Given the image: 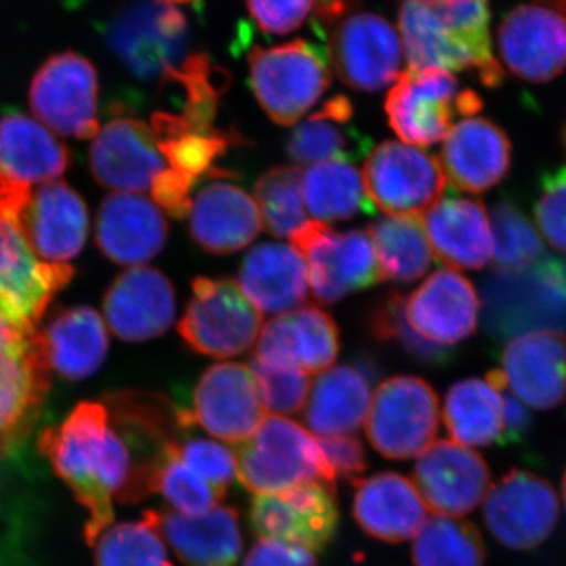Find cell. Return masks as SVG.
Masks as SVG:
<instances>
[{
    "instance_id": "obj_27",
    "label": "cell",
    "mask_w": 566,
    "mask_h": 566,
    "mask_svg": "<svg viewBox=\"0 0 566 566\" xmlns=\"http://www.w3.org/2000/svg\"><path fill=\"white\" fill-rule=\"evenodd\" d=\"M169 223L147 197L114 192L103 200L96 221V243L111 262L140 266L163 251Z\"/></svg>"
},
{
    "instance_id": "obj_59",
    "label": "cell",
    "mask_w": 566,
    "mask_h": 566,
    "mask_svg": "<svg viewBox=\"0 0 566 566\" xmlns=\"http://www.w3.org/2000/svg\"><path fill=\"white\" fill-rule=\"evenodd\" d=\"M564 139H565V145H566V128H565Z\"/></svg>"
},
{
    "instance_id": "obj_4",
    "label": "cell",
    "mask_w": 566,
    "mask_h": 566,
    "mask_svg": "<svg viewBox=\"0 0 566 566\" xmlns=\"http://www.w3.org/2000/svg\"><path fill=\"white\" fill-rule=\"evenodd\" d=\"M24 202L0 189V318L35 329L52 297L73 277L70 264L46 263L22 232Z\"/></svg>"
},
{
    "instance_id": "obj_19",
    "label": "cell",
    "mask_w": 566,
    "mask_h": 566,
    "mask_svg": "<svg viewBox=\"0 0 566 566\" xmlns=\"http://www.w3.org/2000/svg\"><path fill=\"white\" fill-rule=\"evenodd\" d=\"M412 483L428 512L461 517L483 504L493 479L486 461L474 449L442 439L419 457Z\"/></svg>"
},
{
    "instance_id": "obj_5",
    "label": "cell",
    "mask_w": 566,
    "mask_h": 566,
    "mask_svg": "<svg viewBox=\"0 0 566 566\" xmlns=\"http://www.w3.org/2000/svg\"><path fill=\"white\" fill-rule=\"evenodd\" d=\"M479 93L461 88L455 74L441 69L408 70L387 93L390 128L409 145L430 147L446 140L457 118L482 111Z\"/></svg>"
},
{
    "instance_id": "obj_38",
    "label": "cell",
    "mask_w": 566,
    "mask_h": 566,
    "mask_svg": "<svg viewBox=\"0 0 566 566\" xmlns=\"http://www.w3.org/2000/svg\"><path fill=\"white\" fill-rule=\"evenodd\" d=\"M505 389L490 379H461L446 395L442 417L452 441L471 447L497 442L505 431Z\"/></svg>"
},
{
    "instance_id": "obj_25",
    "label": "cell",
    "mask_w": 566,
    "mask_h": 566,
    "mask_svg": "<svg viewBox=\"0 0 566 566\" xmlns=\"http://www.w3.org/2000/svg\"><path fill=\"white\" fill-rule=\"evenodd\" d=\"M144 517L185 566H237L243 554L240 513L233 506L219 505L200 516L147 510Z\"/></svg>"
},
{
    "instance_id": "obj_17",
    "label": "cell",
    "mask_w": 566,
    "mask_h": 566,
    "mask_svg": "<svg viewBox=\"0 0 566 566\" xmlns=\"http://www.w3.org/2000/svg\"><path fill=\"white\" fill-rule=\"evenodd\" d=\"M558 510V495L547 480L515 469L491 485L483 501V520L501 545L527 551L553 535Z\"/></svg>"
},
{
    "instance_id": "obj_14",
    "label": "cell",
    "mask_w": 566,
    "mask_h": 566,
    "mask_svg": "<svg viewBox=\"0 0 566 566\" xmlns=\"http://www.w3.org/2000/svg\"><path fill=\"white\" fill-rule=\"evenodd\" d=\"M327 62L346 87L385 91L400 77L403 43L392 22L371 11H354L331 29Z\"/></svg>"
},
{
    "instance_id": "obj_35",
    "label": "cell",
    "mask_w": 566,
    "mask_h": 566,
    "mask_svg": "<svg viewBox=\"0 0 566 566\" xmlns=\"http://www.w3.org/2000/svg\"><path fill=\"white\" fill-rule=\"evenodd\" d=\"M40 334L50 367L71 381L96 374L109 349L106 324L87 305L59 312Z\"/></svg>"
},
{
    "instance_id": "obj_22",
    "label": "cell",
    "mask_w": 566,
    "mask_h": 566,
    "mask_svg": "<svg viewBox=\"0 0 566 566\" xmlns=\"http://www.w3.org/2000/svg\"><path fill=\"white\" fill-rule=\"evenodd\" d=\"M338 353L340 334L333 316L315 305H305L264 324L253 356L315 375L329 370Z\"/></svg>"
},
{
    "instance_id": "obj_39",
    "label": "cell",
    "mask_w": 566,
    "mask_h": 566,
    "mask_svg": "<svg viewBox=\"0 0 566 566\" xmlns=\"http://www.w3.org/2000/svg\"><path fill=\"white\" fill-rule=\"evenodd\" d=\"M378 256L382 281H419L433 263V252L420 216L376 219L367 229Z\"/></svg>"
},
{
    "instance_id": "obj_53",
    "label": "cell",
    "mask_w": 566,
    "mask_h": 566,
    "mask_svg": "<svg viewBox=\"0 0 566 566\" xmlns=\"http://www.w3.org/2000/svg\"><path fill=\"white\" fill-rule=\"evenodd\" d=\"M193 182L172 169H164L151 182L153 200L172 218L182 219L189 214L192 203Z\"/></svg>"
},
{
    "instance_id": "obj_26",
    "label": "cell",
    "mask_w": 566,
    "mask_h": 566,
    "mask_svg": "<svg viewBox=\"0 0 566 566\" xmlns=\"http://www.w3.org/2000/svg\"><path fill=\"white\" fill-rule=\"evenodd\" d=\"M20 222L33 252L46 263L66 264L80 255L87 240V207L63 181L44 182L32 191Z\"/></svg>"
},
{
    "instance_id": "obj_31",
    "label": "cell",
    "mask_w": 566,
    "mask_h": 566,
    "mask_svg": "<svg viewBox=\"0 0 566 566\" xmlns=\"http://www.w3.org/2000/svg\"><path fill=\"white\" fill-rule=\"evenodd\" d=\"M431 252L453 270H482L493 262V237L485 205L447 197L422 218Z\"/></svg>"
},
{
    "instance_id": "obj_28",
    "label": "cell",
    "mask_w": 566,
    "mask_h": 566,
    "mask_svg": "<svg viewBox=\"0 0 566 566\" xmlns=\"http://www.w3.org/2000/svg\"><path fill=\"white\" fill-rule=\"evenodd\" d=\"M353 485V516L364 534L379 542L403 543L422 531L428 510L408 476L385 471Z\"/></svg>"
},
{
    "instance_id": "obj_57",
    "label": "cell",
    "mask_w": 566,
    "mask_h": 566,
    "mask_svg": "<svg viewBox=\"0 0 566 566\" xmlns=\"http://www.w3.org/2000/svg\"><path fill=\"white\" fill-rule=\"evenodd\" d=\"M161 2L170 3V6H174V3H191L196 2V0H161Z\"/></svg>"
},
{
    "instance_id": "obj_8",
    "label": "cell",
    "mask_w": 566,
    "mask_h": 566,
    "mask_svg": "<svg viewBox=\"0 0 566 566\" xmlns=\"http://www.w3.org/2000/svg\"><path fill=\"white\" fill-rule=\"evenodd\" d=\"M260 331L262 314L233 279H193L191 300L178 323L191 352L212 359L241 356L259 340Z\"/></svg>"
},
{
    "instance_id": "obj_3",
    "label": "cell",
    "mask_w": 566,
    "mask_h": 566,
    "mask_svg": "<svg viewBox=\"0 0 566 566\" xmlns=\"http://www.w3.org/2000/svg\"><path fill=\"white\" fill-rule=\"evenodd\" d=\"M234 452L238 480L251 493H277L311 482L334 486L337 482L318 438L286 417H264L255 433Z\"/></svg>"
},
{
    "instance_id": "obj_43",
    "label": "cell",
    "mask_w": 566,
    "mask_h": 566,
    "mask_svg": "<svg viewBox=\"0 0 566 566\" xmlns=\"http://www.w3.org/2000/svg\"><path fill=\"white\" fill-rule=\"evenodd\" d=\"M303 175L301 167L279 166L255 182L253 192L264 229L275 238H290L308 222L303 202Z\"/></svg>"
},
{
    "instance_id": "obj_32",
    "label": "cell",
    "mask_w": 566,
    "mask_h": 566,
    "mask_svg": "<svg viewBox=\"0 0 566 566\" xmlns=\"http://www.w3.org/2000/svg\"><path fill=\"white\" fill-rule=\"evenodd\" d=\"M371 365H337L319 374L308 392L304 420L318 438L352 436L367 420L371 403Z\"/></svg>"
},
{
    "instance_id": "obj_40",
    "label": "cell",
    "mask_w": 566,
    "mask_h": 566,
    "mask_svg": "<svg viewBox=\"0 0 566 566\" xmlns=\"http://www.w3.org/2000/svg\"><path fill=\"white\" fill-rule=\"evenodd\" d=\"M307 211L318 222L348 221L357 214H374L364 178L348 161L319 163L303 175Z\"/></svg>"
},
{
    "instance_id": "obj_1",
    "label": "cell",
    "mask_w": 566,
    "mask_h": 566,
    "mask_svg": "<svg viewBox=\"0 0 566 566\" xmlns=\"http://www.w3.org/2000/svg\"><path fill=\"white\" fill-rule=\"evenodd\" d=\"M39 447L87 510L84 535L91 546L114 523V497L134 504L155 493L159 465L134 452L103 403L82 401L59 427L41 433Z\"/></svg>"
},
{
    "instance_id": "obj_48",
    "label": "cell",
    "mask_w": 566,
    "mask_h": 566,
    "mask_svg": "<svg viewBox=\"0 0 566 566\" xmlns=\"http://www.w3.org/2000/svg\"><path fill=\"white\" fill-rule=\"evenodd\" d=\"M251 368L259 386L264 411L274 416L297 415L307 403L311 392L308 375L292 367L263 363L251 357Z\"/></svg>"
},
{
    "instance_id": "obj_36",
    "label": "cell",
    "mask_w": 566,
    "mask_h": 566,
    "mask_svg": "<svg viewBox=\"0 0 566 566\" xmlns=\"http://www.w3.org/2000/svg\"><path fill=\"white\" fill-rule=\"evenodd\" d=\"M354 106L346 95H335L296 126L285 150L296 164L357 161L367 155L370 139L354 126Z\"/></svg>"
},
{
    "instance_id": "obj_30",
    "label": "cell",
    "mask_w": 566,
    "mask_h": 566,
    "mask_svg": "<svg viewBox=\"0 0 566 566\" xmlns=\"http://www.w3.org/2000/svg\"><path fill=\"white\" fill-rule=\"evenodd\" d=\"M512 163V144L504 129L482 117L458 122L446 137L441 166L461 192L483 193L504 180Z\"/></svg>"
},
{
    "instance_id": "obj_49",
    "label": "cell",
    "mask_w": 566,
    "mask_h": 566,
    "mask_svg": "<svg viewBox=\"0 0 566 566\" xmlns=\"http://www.w3.org/2000/svg\"><path fill=\"white\" fill-rule=\"evenodd\" d=\"M174 455L205 480L226 491L238 479L237 457L218 441L181 438L172 444Z\"/></svg>"
},
{
    "instance_id": "obj_12",
    "label": "cell",
    "mask_w": 566,
    "mask_h": 566,
    "mask_svg": "<svg viewBox=\"0 0 566 566\" xmlns=\"http://www.w3.org/2000/svg\"><path fill=\"white\" fill-rule=\"evenodd\" d=\"M182 430L200 427L212 438L243 444L264 420V406L251 368L211 365L193 387L191 403L178 405Z\"/></svg>"
},
{
    "instance_id": "obj_9",
    "label": "cell",
    "mask_w": 566,
    "mask_h": 566,
    "mask_svg": "<svg viewBox=\"0 0 566 566\" xmlns=\"http://www.w3.org/2000/svg\"><path fill=\"white\" fill-rule=\"evenodd\" d=\"M439 417L438 394L430 382L419 376H394L371 397L365 434L387 460H411L434 444Z\"/></svg>"
},
{
    "instance_id": "obj_55",
    "label": "cell",
    "mask_w": 566,
    "mask_h": 566,
    "mask_svg": "<svg viewBox=\"0 0 566 566\" xmlns=\"http://www.w3.org/2000/svg\"><path fill=\"white\" fill-rule=\"evenodd\" d=\"M360 0H315L314 17L324 28H334L338 21L357 11Z\"/></svg>"
},
{
    "instance_id": "obj_46",
    "label": "cell",
    "mask_w": 566,
    "mask_h": 566,
    "mask_svg": "<svg viewBox=\"0 0 566 566\" xmlns=\"http://www.w3.org/2000/svg\"><path fill=\"white\" fill-rule=\"evenodd\" d=\"M493 263L501 273L527 270L543 255V241L523 211L510 202H499L491 214Z\"/></svg>"
},
{
    "instance_id": "obj_54",
    "label": "cell",
    "mask_w": 566,
    "mask_h": 566,
    "mask_svg": "<svg viewBox=\"0 0 566 566\" xmlns=\"http://www.w3.org/2000/svg\"><path fill=\"white\" fill-rule=\"evenodd\" d=\"M243 566H318L314 553L304 547L259 539L245 556Z\"/></svg>"
},
{
    "instance_id": "obj_41",
    "label": "cell",
    "mask_w": 566,
    "mask_h": 566,
    "mask_svg": "<svg viewBox=\"0 0 566 566\" xmlns=\"http://www.w3.org/2000/svg\"><path fill=\"white\" fill-rule=\"evenodd\" d=\"M161 87H174L180 93V115L189 125L212 129L219 104L229 88V73L203 52H191L166 74Z\"/></svg>"
},
{
    "instance_id": "obj_2",
    "label": "cell",
    "mask_w": 566,
    "mask_h": 566,
    "mask_svg": "<svg viewBox=\"0 0 566 566\" xmlns=\"http://www.w3.org/2000/svg\"><path fill=\"white\" fill-rule=\"evenodd\" d=\"M488 0H401L400 36L409 70L471 73L486 87L504 82L493 54Z\"/></svg>"
},
{
    "instance_id": "obj_50",
    "label": "cell",
    "mask_w": 566,
    "mask_h": 566,
    "mask_svg": "<svg viewBox=\"0 0 566 566\" xmlns=\"http://www.w3.org/2000/svg\"><path fill=\"white\" fill-rule=\"evenodd\" d=\"M535 218L547 243L566 253V169L543 178Z\"/></svg>"
},
{
    "instance_id": "obj_13",
    "label": "cell",
    "mask_w": 566,
    "mask_h": 566,
    "mask_svg": "<svg viewBox=\"0 0 566 566\" xmlns=\"http://www.w3.org/2000/svg\"><path fill=\"white\" fill-rule=\"evenodd\" d=\"M98 71L84 55H51L33 76L29 103L40 123L63 137L93 139L99 132Z\"/></svg>"
},
{
    "instance_id": "obj_42",
    "label": "cell",
    "mask_w": 566,
    "mask_h": 566,
    "mask_svg": "<svg viewBox=\"0 0 566 566\" xmlns=\"http://www.w3.org/2000/svg\"><path fill=\"white\" fill-rule=\"evenodd\" d=\"M415 566H485L483 536L463 517L434 516L412 542Z\"/></svg>"
},
{
    "instance_id": "obj_51",
    "label": "cell",
    "mask_w": 566,
    "mask_h": 566,
    "mask_svg": "<svg viewBox=\"0 0 566 566\" xmlns=\"http://www.w3.org/2000/svg\"><path fill=\"white\" fill-rule=\"evenodd\" d=\"M245 6L260 31L289 35L314 14L315 0H245Z\"/></svg>"
},
{
    "instance_id": "obj_11",
    "label": "cell",
    "mask_w": 566,
    "mask_h": 566,
    "mask_svg": "<svg viewBox=\"0 0 566 566\" xmlns=\"http://www.w3.org/2000/svg\"><path fill=\"white\" fill-rule=\"evenodd\" d=\"M290 238L303 255L308 286L319 304L338 303L382 282L367 230L337 232L327 223L308 221Z\"/></svg>"
},
{
    "instance_id": "obj_52",
    "label": "cell",
    "mask_w": 566,
    "mask_h": 566,
    "mask_svg": "<svg viewBox=\"0 0 566 566\" xmlns=\"http://www.w3.org/2000/svg\"><path fill=\"white\" fill-rule=\"evenodd\" d=\"M327 464L333 469L335 480L356 483L368 468L364 442L357 436L318 438Z\"/></svg>"
},
{
    "instance_id": "obj_29",
    "label": "cell",
    "mask_w": 566,
    "mask_h": 566,
    "mask_svg": "<svg viewBox=\"0 0 566 566\" xmlns=\"http://www.w3.org/2000/svg\"><path fill=\"white\" fill-rule=\"evenodd\" d=\"M188 216L193 243L211 255L243 251L262 232L255 199L229 181H214L200 189Z\"/></svg>"
},
{
    "instance_id": "obj_47",
    "label": "cell",
    "mask_w": 566,
    "mask_h": 566,
    "mask_svg": "<svg viewBox=\"0 0 566 566\" xmlns=\"http://www.w3.org/2000/svg\"><path fill=\"white\" fill-rule=\"evenodd\" d=\"M174 444V442H172ZM172 444L167 447L166 455L159 465L155 479V493H161L175 512L186 516H200L219 506L226 491L205 480L174 455Z\"/></svg>"
},
{
    "instance_id": "obj_24",
    "label": "cell",
    "mask_w": 566,
    "mask_h": 566,
    "mask_svg": "<svg viewBox=\"0 0 566 566\" xmlns=\"http://www.w3.org/2000/svg\"><path fill=\"white\" fill-rule=\"evenodd\" d=\"M104 316L125 342H147L172 326L177 300L169 277L155 268L136 266L115 279L104 296Z\"/></svg>"
},
{
    "instance_id": "obj_45",
    "label": "cell",
    "mask_w": 566,
    "mask_h": 566,
    "mask_svg": "<svg viewBox=\"0 0 566 566\" xmlns=\"http://www.w3.org/2000/svg\"><path fill=\"white\" fill-rule=\"evenodd\" d=\"M406 297L390 292L376 301L367 316L368 333L379 344L394 346L406 356L424 365H442L452 359V352L444 346L430 344L409 326L405 314Z\"/></svg>"
},
{
    "instance_id": "obj_56",
    "label": "cell",
    "mask_w": 566,
    "mask_h": 566,
    "mask_svg": "<svg viewBox=\"0 0 566 566\" xmlns=\"http://www.w3.org/2000/svg\"><path fill=\"white\" fill-rule=\"evenodd\" d=\"M549 6H553L554 9L560 11L562 14L566 18V0H546Z\"/></svg>"
},
{
    "instance_id": "obj_37",
    "label": "cell",
    "mask_w": 566,
    "mask_h": 566,
    "mask_svg": "<svg viewBox=\"0 0 566 566\" xmlns=\"http://www.w3.org/2000/svg\"><path fill=\"white\" fill-rule=\"evenodd\" d=\"M151 128L158 140L164 159L170 169L191 180L193 185L205 178H230L229 170L221 169L219 161L241 137L237 133L197 129L180 114L156 112Z\"/></svg>"
},
{
    "instance_id": "obj_34",
    "label": "cell",
    "mask_w": 566,
    "mask_h": 566,
    "mask_svg": "<svg viewBox=\"0 0 566 566\" xmlns=\"http://www.w3.org/2000/svg\"><path fill=\"white\" fill-rule=\"evenodd\" d=\"M70 151L43 125L21 112L0 117V182L32 188L69 169Z\"/></svg>"
},
{
    "instance_id": "obj_20",
    "label": "cell",
    "mask_w": 566,
    "mask_h": 566,
    "mask_svg": "<svg viewBox=\"0 0 566 566\" xmlns=\"http://www.w3.org/2000/svg\"><path fill=\"white\" fill-rule=\"evenodd\" d=\"M88 164L104 188L139 193L151 188L167 163L151 125L118 115L93 137Z\"/></svg>"
},
{
    "instance_id": "obj_16",
    "label": "cell",
    "mask_w": 566,
    "mask_h": 566,
    "mask_svg": "<svg viewBox=\"0 0 566 566\" xmlns=\"http://www.w3.org/2000/svg\"><path fill=\"white\" fill-rule=\"evenodd\" d=\"M249 523L260 539L322 553L333 542L340 523L335 488L311 482L277 493L255 494Z\"/></svg>"
},
{
    "instance_id": "obj_33",
    "label": "cell",
    "mask_w": 566,
    "mask_h": 566,
    "mask_svg": "<svg viewBox=\"0 0 566 566\" xmlns=\"http://www.w3.org/2000/svg\"><path fill=\"white\" fill-rule=\"evenodd\" d=\"M238 285L260 314H290L308 300L307 266L293 245L253 248L241 262Z\"/></svg>"
},
{
    "instance_id": "obj_58",
    "label": "cell",
    "mask_w": 566,
    "mask_h": 566,
    "mask_svg": "<svg viewBox=\"0 0 566 566\" xmlns=\"http://www.w3.org/2000/svg\"><path fill=\"white\" fill-rule=\"evenodd\" d=\"M562 497H564L565 506H566V471L564 475V480H562Z\"/></svg>"
},
{
    "instance_id": "obj_6",
    "label": "cell",
    "mask_w": 566,
    "mask_h": 566,
    "mask_svg": "<svg viewBox=\"0 0 566 566\" xmlns=\"http://www.w3.org/2000/svg\"><path fill=\"white\" fill-rule=\"evenodd\" d=\"M248 62L253 96L281 126L300 122L331 85L327 55L305 40L252 48Z\"/></svg>"
},
{
    "instance_id": "obj_21",
    "label": "cell",
    "mask_w": 566,
    "mask_h": 566,
    "mask_svg": "<svg viewBox=\"0 0 566 566\" xmlns=\"http://www.w3.org/2000/svg\"><path fill=\"white\" fill-rule=\"evenodd\" d=\"M505 389L521 403L549 411L566 400V334L536 329L517 335L502 354Z\"/></svg>"
},
{
    "instance_id": "obj_44",
    "label": "cell",
    "mask_w": 566,
    "mask_h": 566,
    "mask_svg": "<svg viewBox=\"0 0 566 566\" xmlns=\"http://www.w3.org/2000/svg\"><path fill=\"white\" fill-rule=\"evenodd\" d=\"M95 545V566H174L163 536L147 517L107 527Z\"/></svg>"
},
{
    "instance_id": "obj_7",
    "label": "cell",
    "mask_w": 566,
    "mask_h": 566,
    "mask_svg": "<svg viewBox=\"0 0 566 566\" xmlns=\"http://www.w3.org/2000/svg\"><path fill=\"white\" fill-rule=\"evenodd\" d=\"M50 368L40 331L0 318V460L35 427L50 392Z\"/></svg>"
},
{
    "instance_id": "obj_18",
    "label": "cell",
    "mask_w": 566,
    "mask_h": 566,
    "mask_svg": "<svg viewBox=\"0 0 566 566\" xmlns=\"http://www.w3.org/2000/svg\"><path fill=\"white\" fill-rule=\"evenodd\" d=\"M497 44L513 76L545 84L566 70V18L546 0H528L506 14Z\"/></svg>"
},
{
    "instance_id": "obj_10",
    "label": "cell",
    "mask_w": 566,
    "mask_h": 566,
    "mask_svg": "<svg viewBox=\"0 0 566 566\" xmlns=\"http://www.w3.org/2000/svg\"><path fill=\"white\" fill-rule=\"evenodd\" d=\"M109 43L134 76L163 84L189 55V22L161 0H128L115 14Z\"/></svg>"
},
{
    "instance_id": "obj_23",
    "label": "cell",
    "mask_w": 566,
    "mask_h": 566,
    "mask_svg": "<svg viewBox=\"0 0 566 566\" xmlns=\"http://www.w3.org/2000/svg\"><path fill=\"white\" fill-rule=\"evenodd\" d=\"M409 326L430 344H460L475 334L480 300L474 285L453 270H438L405 301Z\"/></svg>"
},
{
    "instance_id": "obj_15",
    "label": "cell",
    "mask_w": 566,
    "mask_h": 566,
    "mask_svg": "<svg viewBox=\"0 0 566 566\" xmlns=\"http://www.w3.org/2000/svg\"><path fill=\"white\" fill-rule=\"evenodd\" d=\"M364 186L375 210L392 216H420L439 202L447 178L441 161L415 145L386 140L364 166Z\"/></svg>"
}]
</instances>
